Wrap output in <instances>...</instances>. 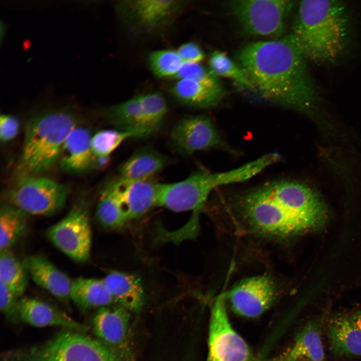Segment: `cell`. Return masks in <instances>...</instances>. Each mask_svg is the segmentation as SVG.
Returning a JSON list of instances; mask_svg holds the SVG:
<instances>
[{
	"instance_id": "cell-1",
	"label": "cell",
	"mask_w": 361,
	"mask_h": 361,
	"mask_svg": "<svg viewBox=\"0 0 361 361\" xmlns=\"http://www.w3.org/2000/svg\"><path fill=\"white\" fill-rule=\"evenodd\" d=\"M238 58L253 90L262 98L308 115L317 112L320 89L290 35L248 44Z\"/></svg>"
},
{
	"instance_id": "cell-2",
	"label": "cell",
	"mask_w": 361,
	"mask_h": 361,
	"mask_svg": "<svg viewBox=\"0 0 361 361\" xmlns=\"http://www.w3.org/2000/svg\"><path fill=\"white\" fill-rule=\"evenodd\" d=\"M241 212L260 233L286 237L320 227L327 210L316 193L293 180L271 181L241 194Z\"/></svg>"
},
{
	"instance_id": "cell-3",
	"label": "cell",
	"mask_w": 361,
	"mask_h": 361,
	"mask_svg": "<svg viewBox=\"0 0 361 361\" xmlns=\"http://www.w3.org/2000/svg\"><path fill=\"white\" fill-rule=\"evenodd\" d=\"M351 17L346 4L334 0H305L297 5L290 36L307 60L336 62L349 48Z\"/></svg>"
},
{
	"instance_id": "cell-4",
	"label": "cell",
	"mask_w": 361,
	"mask_h": 361,
	"mask_svg": "<svg viewBox=\"0 0 361 361\" xmlns=\"http://www.w3.org/2000/svg\"><path fill=\"white\" fill-rule=\"evenodd\" d=\"M73 113L68 109L49 110L27 124L21 157L24 173H38L49 169L59 158L63 145L76 126Z\"/></svg>"
},
{
	"instance_id": "cell-5",
	"label": "cell",
	"mask_w": 361,
	"mask_h": 361,
	"mask_svg": "<svg viewBox=\"0 0 361 361\" xmlns=\"http://www.w3.org/2000/svg\"><path fill=\"white\" fill-rule=\"evenodd\" d=\"M256 174L255 166L248 162L224 172L199 171L179 182L159 183L158 206L176 212L192 211L198 214L215 189L245 182Z\"/></svg>"
},
{
	"instance_id": "cell-6",
	"label": "cell",
	"mask_w": 361,
	"mask_h": 361,
	"mask_svg": "<svg viewBox=\"0 0 361 361\" xmlns=\"http://www.w3.org/2000/svg\"><path fill=\"white\" fill-rule=\"evenodd\" d=\"M120 356L99 339L66 329L44 345L20 356L19 361H121Z\"/></svg>"
},
{
	"instance_id": "cell-7",
	"label": "cell",
	"mask_w": 361,
	"mask_h": 361,
	"mask_svg": "<svg viewBox=\"0 0 361 361\" xmlns=\"http://www.w3.org/2000/svg\"><path fill=\"white\" fill-rule=\"evenodd\" d=\"M69 192L67 186L52 179L24 173L6 193L5 198L6 203L28 215L49 216L64 207Z\"/></svg>"
},
{
	"instance_id": "cell-8",
	"label": "cell",
	"mask_w": 361,
	"mask_h": 361,
	"mask_svg": "<svg viewBox=\"0 0 361 361\" xmlns=\"http://www.w3.org/2000/svg\"><path fill=\"white\" fill-rule=\"evenodd\" d=\"M229 6L245 32L278 38L285 32L287 19L296 5L287 0H241L231 1Z\"/></svg>"
},
{
	"instance_id": "cell-9",
	"label": "cell",
	"mask_w": 361,
	"mask_h": 361,
	"mask_svg": "<svg viewBox=\"0 0 361 361\" xmlns=\"http://www.w3.org/2000/svg\"><path fill=\"white\" fill-rule=\"evenodd\" d=\"M88 203L80 199L68 213L47 232L52 243L63 253L79 262L90 257L92 231Z\"/></svg>"
},
{
	"instance_id": "cell-10",
	"label": "cell",
	"mask_w": 361,
	"mask_h": 361,
	"mask_svg": "<svg viewBox=\"0 0 361 361\" xmlns=\"http://www.w3.org/2000/svg\"><path fill=\"white\" fill-rule=\"evenodd\" d=\"M207 361H259L233 328L222 295L217 298L211 310Z\"/></svg>"
},
{
	"instance_id": "cell-11",
	"label": "cell",
	"mask_w": 361,
	"mask_h": 361,
	"mask_svg": "<svg viewBox=\"0 0 361 361\" xmlns=\"http://www.w3.org/2000/svg\"><path fill=\"white\" fill-rule=\"evenodd\" d=\"M169 139L173 147L184 155L213 148L232 151L212 119L204 115L182 118L172 126Z\"/></svg>"
},
{
	"instance_id": "cell-12",
	"label": "cell",
	"mask_w": 361,
	"mask_h": 361,
	"mask_svg": "<svg viewBox=\"0 0 361 361\" xmlns=\"http://www.w3.org/2000/svg\"><path fill=\"white\" fill-rule=\"evenodd\" d=\"M276 295L274 281L268 276L263 275L242 280L229 292L227 298L235 313L243 317L254 318L270 308Z\"/></svg>"
},
{
	"instance_id": "cell-13",
	"label": "cell",
	"mask_w": 361,
	"mask_h": 361,
	"mask_svg": "<svg viewBox=\"0 0 361 361\" xmlns=\"http://www.w3.org/2000/svg\"><path fill=\"white\" fill-rule=\"evenodd\" d=\"M184 3L175 0L124 1L118 5V10L123 20L135 30L149 33L169 24Z\"/></svg>"
},
{
	"instance_id": "cell-14",
	"label": "cell",
	"mask_w": 361,
	"mask_h": 361,
	"mask_svg": "<svg viewBox=\"0 0 361 361\" xmlns=\"http://www.w3.org/2000/svg\"><path fill=\"white\" fill-rule=\"evenodd\" d=\"M129 314L120 307H104L93 319V330L98 339L115 351L121 358L127 349Z\"/></svg>"
},
{
	"instance_id": "cell-15",
	"label": "cell",
	"mask_w": 361,
	"mask_h": 361,
	"mask_svg": "<svg viewBox=\"0 0 361 361\" xmlns=\"http://www.w3.org/2000/svg\"><path fill=\"white\" fill-rule=\"evenodd\" d=\"M22 263L36 284L64 303L71 299L72 281L47 258L32 255L25 257Z\"/></svg>"
},
{
	"instance_id": "cell-16",
	"label": "cell",
	"mask_w": 361,
	"mask_h": 361,
	"mask_svg": "<svg viewBox=\"0 0 361 361\" xmlns=\"http://www.w3.org/2000/svg\"><path fill=\"white\" fill-rule=\"evenodd\" d=\"M322 326L321 317L309 321L297 333L291 346L278 355L264 361H325Z\"/></svg>"
},
{
	"instance_id": "cell-17",
	"label": "cell",
	"mask_w": 361,
	"mask_h": 361,
	"mask_svg": "<svg viewBox=\"0 0 361 361\" xmlns=\"http://www.w3.org/2000/svg\"><path fill=\"white\" fill-rule=\"evenodd\" d=\"M113 180L130 220L140 217L158 206L159 183L152 179H129L120 176Z\"/></svg>"
},
{
	"instance_id": "cell-18",
	"label": "cell",
	"mask_w": 361,
	"mask_h": 361,
	"mask_svg": "<svg viewBox=\"0 0 361 361\" xmlns=\"http://www.w3.org/2000/svg\"><path fill=\"white\" fill-rule=\"evenodd\" d=\"M19 317L25 322L35 327L60 326L66 329L85 332L86 327L49 303L30 297L19 301Z\"/></svg>"
},
{
	"instance_id": "cell-19",
	"label": "cell",
	"mask_w": 361,
	"mask_h": 361,
	"mask_svg": "<svg viewBox=\"0 0 361 361\" xmlns=\"http://www.w3.org/2000/svg\"><path fill=\"white\" fill-rule=\"evenodd\" d=\"M92 136L87 128L76 126L69 133L59 157L61 167L70 172H81L94 165V157L91 146Z\"/></svg>"
},
{
	"instance_id": "cell-20",
	"label": "cell",
	"mask_w": 361,
	"mask_h": 361,
	"mask_svg": "<svg viewBox=\"0 0 361 361\" xmlns=\"http://www.w3.org/2000/svg\"><path fill=\"white\" fill-rule=\"evenodd\" d=\"M327 333L333 355L361 356V330L351 315L338 313L330 317L327 323Z\"/></svg>"
},
{
	"instance_id": "cell-21",
	"label": "cell",
	"mask_w": 361,
	"mask_h": 361,
	"mask_svg": "<svg viewBox=\"0 0 361 361\" xmlns=\"http://www.w3.org/2000/svg\"><path fill=\"white\" fill-rule=\"evenodd\" d=\"M173 85L172 93L182 103L197 108H207L217 104L224 95L220 83H208L183 79Z\"/></svg>"
},
{
	"instance_id": "cell-22",
	"label": "cell",
	"mask_w": 361,
	"mask_h": 361,
	"mask_svg": "<svg viewBox=\"0 0 361 361\" xmlns=\"http://www.w3.org/2000/svg\"><path fill=\"white\" fill-rule=\"evenodd\" d=\"M169 158L151 146L139 148L119 167L120 177L129 179H148L163 169Z\"/></svg>"
},
{
	"instance_id": "cell-23",
	"label": "cell",
	"mask_w": 361,
	"mask_h": 361,
	"mask_svg": "<svg viewBox=\"0 0 361 361\" xmlns=\"http://www.w3.org/2000/svg\"><path fill=\"white\" fill-rule=\"evenodd\" d=\"M103 280L115 302L126 309L140 310L144 302V291L140 278L131 274L114 271Z\"/></svg>"
},
{
	"instance_id": "cell-24",
	"label": "cell",
	"mask_w": 361,
	"mask_h": 361,
	"mask_svg": "<svg viewBox=\"0 0 361 361\" xmlns=\"http://www.w3.org/2000/svg\"><path fill=\"white\" fill-rule=\"evenodd\" d=\"M95 219L99 226L108 230L120 229L130 220L113 180L107 184L100 192Z\"/></svg>"
},
{
	"instance_id": "cell-25",
	"label": "cell",
	"mask_w": 361,
	"mask_h": 361,
	"mask_svg": "<svg viewBox=\"0 0 361 361\" xmlns=\"http://www.w3.org/2000/svg\"><path fill=\"white\" fill-rule=\"evenodd\" d=\"M70 299L82 310L109 306L114 299L103 279L78 277L72 281Z\"/></svg>"
},
{
	"instance_id": "cell-26",
	"label": "cell",
	"mask_w": 361,
	"mask_h": 361,
	"mask_svg": "<svg viewBox=\"0 0 361 361\" xmlns=\"http://www.w3.org/2000/svg\"><path fill=\"white\" fill-rule=\"evenodd\" d=\"M106 116L116 129L137 132L141 138L153 134L145 125L138 95L109 107Z\"/></svg>"
},
{
	"instance_id": "cell-27",
	"label": "cell",
	"mask_w": 361,
	"mask_h": 361,
	"mask_svg": "<svg viewBox=\"0 0 361 361\" xmlns=\"http://www.w3.org/2000/svg\"><path fill=\"white\" fill-rule=\"evenodd\" d=\"M28 214L11 204L5 203L0 209V250H8L25 233Z\"/></svg>"
},
{
	"instance_id": "cell-28",
	"label": "cell",
	"mask_w": 361,
	"mask_h": 361,
	"mask_svg": "<svg viewBox=\"0 0 361 361\" xmlns=\"http://www.w3.org/2000/svg\"><path fill=\"white\" fill-rule=\"evenodd\" d=\"M28 272L20 262L8 250L1 251L0 280L18 297L23 295L28 286Z\"/></svg>"
},
{
	"instance_id": "cell-29",
	"label": "cell",
	"mask_w": 361,
	"mask_h": 361,
	"mask_svg": "<svg viewBox=\"0 0 361 361\" xmlns=\"http://www.w3.org/2000/svg\"><path fill=\"white\" fill-rule=\"evenodd\" d=\"M129 138H141L137 132L118 129L100 130L92 136L91 149L96 160H104L125 140Z\"/></svg>"
},
{
	"instance_id": "cell-30",
	"label": "cell",
	"mask_w": 361,
	"mask_h": 361,
	"mask_svg": "<svg viewBox=\"0 0 361 361\" xmlns=\"http://www.w3.org/2000/svg\"><path fill=\"white\" fill-rule=\"evenodd\" d=\"M145 124L153 134L162 125L167 113V106L163 96L159 93L138 95Z\"/></svg>"
},
{
	"instance_id": "cell-31",
	"label": "cell",
	"mask_w": 361,
	"mask_h": 361,
	"mask_svg": "<svg viewBox=\"0 0 361 361\" xmlns=\"http://www.w3.org/2000/svg\"><path fill=\"white\" fill-rule=\"evenodd\" d=\"M210 72L216 77L230 78L242 87L253 89L252 84L240 66L236 64L225 53L214 52L209 61Z\"/></svg>"
},
{
	"instance_id": "cell-32",
	"label": "cell",
	"mask_w": 361,
	"mask_h": 361,
	"mask_svg": "<svg viewBox=\"0 0 361 361\" xmlns=\"http://www.w3.org/2000/svg\"><path fill=\"white\" fill-rule=\"evenodd\" d=\"M148 63L153 74L159 78L173 77L184 64L177 51L160 50L151 52Z\"/></svg>"
},
{
	"instance_id": "cell-33",
	"label": "cell",
	"mask_w": 361,
	"mask_h": 361,
	"mask_svg": "<svg viewBox=\"0 0 361 361\" xmlns=\"http://www.w3.org/2000/svg\"><path fill=\"white\" fill-rule=\"evenodd\" d=\"M174 78L177 80L190 79L212 83L219 82L217 77L199 63H184Z\"/></svg>"
},
{
	"instance_id": "cell-34",
	"label": "cell",
	"mask_w": 361,
	"mask_h": 361,
	"mask_svg": "<svg viewBox=\"0 0 361 361\" xmlns=\"http://www.w3.org/2000/svg\"><path fill=\"white\" fill-rule=\"evenodd\" d=\"M18 297L0 280V307L2 313L10 319L19 317Z\"/></svg>"
},
{
	"instance_id": "cell-35",
	"label": "cell",
	"mask_w": 361,
	"mask_h": 361,
	"mask_svg": "<svg viewBox=\"0 0 361 361\" xmlns=\"http://www.w3.org/2000/svg\"><path fill=\"white\" fill-rule=\"evenodd\" d=\"M19 122L17 118L11 115L3 114L0 117V138L5 142L13 139L17 134Z\"/></svg>"
},
{
	"instance_id": "cell-36",
	"label": "cell",
	"mask_w": 361,
	"mask_h": 361,
	"mask_svg": "<svg viewBox=\"0 0 361 361\" xmlns=\"http://www.w3.org/2000/svg\"><path fill=\"white\" fill-rule=\"evenodd\" d=\"M177 52L184 63H199L205 56L201 48L194 42L183 44Z\"/></svg>"
},
{
	"instance_id": "cell-37",
	"label": "cell",
	"mask_w": 361,
	"mask_h": 361,
	"mask_svg": "<svg viewBox=\"0 0 361 361\" xmlns=\"http://www.w3.org/2000/svg\"><path fill=\"white\" fill-rule=\"evenodd\" d=\"M350 315L355 325L361 330V310Z\"/></svg>"
}]
</instances>
